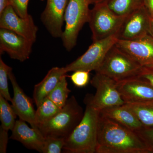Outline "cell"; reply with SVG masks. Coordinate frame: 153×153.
<instances>
[{"instance_id":"obj_5","label":"cell","mask_w":153,"mask_h":153,"mask_svg":"<svg viewBox=\"0 0 153 153\" xmlns=\"http://www.w3.org/2000/svg\"><path fill=\"white\" fill-rule=\"evenodd\" d=\"M94 2V0H69L64 15L65 29L61 38L68 52L76 46L79 32L89 22V6Z\"/></svg>"},{"instance_id":"obj_12","label":"cell","mask_w":153,"mask_h":153,"mask_svg":"<svg viewBox=\"0 0 153 153\" xmlns=\"http://www.w3.org/2000/svg\"><path fill=\"white\" fill-rule=\"evenodd\" d=\"M115 45L141 66L153 64V38L150 34L134 40L118 39Z\"/></svg>"},{"instance_id":"obj_24","label":"cell","mask_w":153,"mask_h":153,"mask_svg":"<svg viewBox=\"0 0 153 153\" xmlns=\"http://www.w3.org/2000/svg\"><path fill=\"white\" fill-rule=\"evenodd\" d=\"M13 70L10 66L0 58V95L4 97L8 101L11 102L12 98L9 92L8 78L10 71Z\"/></svg>"},{"instance_id":"obj_31","label":"cell","mask_w":153,"mask_h":153,"mask_svg":"<svg viewBox=\"0 0 153 153\" xmlns=\"http://www.w3.org/2000/svg\"><path fill=\"white\" fill-rule=\"evenodd\" d=\"M144 6L151 18L153 19V0H144Z\"/></svg>"},{"instance_id":"obj_6","label":"cell","mask_w":153,"mask_h":153,"mask_svg":"<svg viewBox=\"0 0 153 153\" xmlns=\"http://www.w3.org/2000/svg\"><path fill=\"white\" fill-rule=\"evenodd\" d=\"M126 16L115 14L105 2L96 3L88 22L93 42L117 35Z\"/></svg>"},{"instance_id":"obj_21","label":"cell","mask_w":153,"mask_h":153,"mask_svg":"<svg viewBox=\"0 0 153 153\" xmlns=\"http://www.w3.org/2000/svg\"><path fill=\"white\" fill-rule=\"evenodd\" d=\"M61 109L48 97L45 99L36 111L35 120L38 127L54 117Z\"/></svg>"},{"instance_id":"obj_33","label":"cell","mask_w":153,"mask_h":153,"mask_svg":"<svg viewBox=\"0 0 153 153\" xmlns=\"http://www.w3.org/2000/svg\"><path fill=\"white\" fill-rule=\"evenodd\" d=\"M150 35H151L153 38V19H151L150 25Z\"/></svg>"},{"instance_id":"obj_17","label":"cell","mask_w":153,"mask_h":153,"mask_svg":"<svg viewBox=\"0 0 153 153\" xmlns=\"http://www.w3.org/2000/svg\"><path fill=\"white\" fill-rule=\"evenodd\" d=\"M100 113L132 131H138L144 126L126 103L105 108L100 111Z\"/></svg>"},{"instance_id":"obj_2","label":"cell","mask_w":153,"mask_h":153,"mask_svg":"<svg viewBox=\"0 0 153 153\" xmlns=\"http://www.w3.org/2000/svg\"><path fill=\"white\" fill-rule=\"evenodd\" d=\"M86 105L80 123L69 136L65 139L63 150L68 153H95L100 110L91 104L87 95L84 99Z\"/></svg>"},{"instance_id":"obj_3","label":"cell","mask_w":153,"mask_h":153,"mask_svg":"<svg viewBox=\"0 0 153 153\" xmlns=\"http://www.w3.org/2000/svg\"><path fill=\"white\" fill-rule=\"evenodd\" d=\"M83 109L74 95L68 98L65 105L54 117L38 128L44 137L66 138L81 121Z\"/></svg>"},{"instance_id":"obj_35","label":"cell","mask_w":153,"mask_h":153,"mask_svg":"<svg viewBox=\"0 0 153 153\" xmlns=\"http://www.w3.org/2000/svg\"><path fill=\"white\" fill-rule=\"evenodd\" d=\"M41 1H44V0H41Z\"/></svg>"},{"instance_id":"obj_4","label":"cell","mask_w":153,"mask_h":153,"mask_svg":"<svg viewBox=\"0 0 153 153\" xmlns=\"http://www.w3.org/2000/svg\"><path fill=\"white\" fill-rule=\"evenodd\" d=\"M142 67L115 44L107 53L101 65L95 71L119 82L136 77Z\"/></svg>"},{"instance_id":"obj_18","label":"cell","mask_w":153,"mask_h":153,"mask_svg":"<svg viewBox=\"0 0 153 153\" xmlns=\"http://www.w3.org/2000/svg\"><path fill=\"white\" fill-rule=\"evenodd\" d=\"M67 73L64 67H53L41 82L35 85L33 97L37 107L48 97L62 77Z\"/></svg>"},{"instance_id":"obj_16","label":"cell","mask_w":153,"mask_h":153,"mask_svg":"<svg viewBox=\"0 0 153 153\" xmlns=\"http://www.w3.org/2000/svg\"><path fill=\"white\" fill-rule=\"evenodd\" d=\"M10 138L22 143L28 149L42 153L45 137L39 129L30 127L25 121L16 120Z\"/></svg>"},{"instance_id":"obj_32","label":"cell","mask_w":153,"mask_h":153,"mask_svg":"<svg viewBox=\"0 0 153 153\" xmlns=\"http://www.w3.org/2000/svg\"><path fill=\"white\" fill-rule=\"evenodd\" d=\"M10 5V0H0V15Z\"/></svg>"},{"instance_id":"obj_29","label":"cell","mask_w":153,"mask_h":153,"mask_svg":"<svg viewBox=\"0 0 153 153\" xmlns=\"http://www.w3.org/2000/svg\"><path fill=\"white\" fill-rule=\"evenodd\" d=\"M137 77L143 79L153 86V64L142 66Z\"/></svg>"},{"instance_id":"obj_15","label":"cell","mask_w":153,"mask_h":153,"mask_svg":"<svg viewBox=\"0 0 153 153\" xmlns=\"http://www.w3.org/2000/svg\"><path fill=\"white\" fill-rule=\"evenodd\" d=\"M9 79L13 90V97L11 102L15 112L19 119L30 124L31 127L39 129L36 123V111L34 109L33 101L19 86L12 70L9 73Z\"/></svg>"},{"instance_id":"obj_11","label":"cell","mask_w":153,"mask_h":153,"mask_svg":"<svg viewBox=\"0 0 153 153\" xmlns=\"http://www.w3.org/2000/svg\"><path fill=\"white\" fill-rule=\"evenodd\" d=\"M0 28L13 31L34 43L37 39L38 28L32 16L30 15L27 18H22L10 5L0 15Z\"/></svg>"},{"instance_id":"obj_27","label":"cell","mask_w":153,"mask_h":153,"mask_svg":"<svg viewBox=\"0 0 153 153\" xmlns=\"http://www.w3.org/2000/svg\"><path fill=\"white\" fill-rule=\"evenodd\" d=\"M89 71L84 70H77L73 71V73L69 76L71 81L76 87H85L89 81Z\"/></svg>"},{"instance_id":"obj_26","label":"cell","mask_w":153,"mask_h":153,"mask_svg":"<svg viewBox=\"0 0 153 153\" xmlns=\"http://www.w3.org/2000/svg\"><path fill=\"white\" fill-rule=\"evenodd\" d=\"M136 132L146 145L149 153H153V127L144 126Z\"/></svg>"},{"instance_id":"obj_23","label":"cell","mask_w":153,"mask_h":153,"mask_svg":"<svg viewBox=\"0 0 153 153\" xmlns=\"http://www.w3.org/2000/svg\"><path fill=\"white\" fill-rule=\"evenodd\" d=\"M67 76L66 74L62 77L57 86L47 97L60 108H63L66 104L68 95L71 92L68 87Z\"/></svg>"},{"instance_id":"obj_1","label":"cell","mask_w":153,"mask_h":153,"mask_svg":"<svg viewBox=\"0 0 153 153\" xmlns=\"http://www.w3.org/2000/svg\"><path fill=\"white\" fill-rule=\"evenodd\" d=\"M96 153H149L136 132L101 114Z\"/></svg>"},{"instance_id":"obj_9","label":"cell","mask_w":153,"mask_h":153,"mask_svg":"<svg viewBox=\"0 0 153 153\" xmlns=\"http://www.w3.org/2000/svg\"><path fill=\"white\" fill-rule=\"evenodd\" d=\"M151 17L143 6L126 17L117 34L118 39L132 40L150 34Z\"/></svg>"},{"instance_id":"obj_7","label":"cell","mask_w":153,"mask_h":153,"mask_svg":"<svg viewBox=\"0 0 153 153\" xmlns=\"http://www.w3.org/2000/svg\"><path fill=\"white\" fill-rule=\"evenodd\" d=\"M118 39L117 35H114L93 42L83 55L64 67L66 72L77 70L89 72L95 71L101 65L107 53L116 44Z\"/></svg>"},{"instance_id":"obj_8","label":"cell","mask_w":153,"mask_h":153,"mask_svg":"<svg viewBox=\"0 0 153 153\" xmlns=\"http://www.w3.org/2000/svg\"><path fill=\"white\" fill-rule=\"evenodd\" d=\"M91 83L96 88V93L87 95L92 105L100 111L125 103L118 90L116 81L108 76L96 72Z\"/></svg>"},{"instance_id":"obj_19","label":"cell","mask_w":153,"mask_h":153,"mask_svg":"<svg viewBox=\"0 0 153 153\" xmlns=\"http://www.w3.org/2000/svg\"><path fill=\"white\" fill-rule=\"evenodd\" d=\"M125 103L133 111L143 125L153 127V99Z\"/></svg>"},{"instance_id":"obj_10","label":"cell","mask_w":153,"mask_h":153,"mask_svg":"<svg viewBox=\"0 0 153 153\" xmlns=\"http://www.w3.org/2000/svg\"><path fill=\"white\" fill-rule=\"evenodd\" d=\"M34 42L24 36L0 28V53L6 52L12 59L24 62L30 58Z\"/></svg>"},{"instance_id":"obj_22","label":"cell","mask_w":153,"mask_h":153,"mask_svg":"<svg viewBox=\"0 0 153 153\" xmlns=\"http://www.w3.org/2000/svg\"><path fill=\"white\" fill-rule=\"evenodd\" d=\"M18 116L12 107L9 104L8 101L4 97L0 95V120L1 127L7 131L13 128Z\"/></svg>"},{"instance_id":"obj_13","label":"cell","mask_w":153,"mask_h":153,"mask_svg":"<svg viewBox=\"0 0 153 153\" xmlns=\"http://www.w3.org/2000/svg\"><path fill=\"white\" fill-rule=\"evenodd\" d=\"M69 0H47L41 20L50 35L61 38L63 33L64 15Z\"/></svg>"},{"instance_id":"obj_20","label":"cell","mask_w":153,"mask_h":153,"mask_svg":"<svg viewBox=\"0 0 153 153\" xmlns=\"http://www.w3.org/2000/svg\"><path fill=\"white\" fill-rule=\"evenodd\" d=\"M118 16H126L144 5V0H107L105 2Z\"/></svg>"},{"instance_id":"obj_28","label":"cell","mask_w":153,"mask_h":153,"mask_svg":"<svg viewBox=\"0 0 153 153\" xmlns=\"http://www.w3.org/2000/svg\"><path fill=\"white\" fill-rule=\"evenodd\" d=\"M29 1L30 0H10V5L20 17L27 18L30 15L28 13Z\"/></svg>"},{"instance_id":"obj_25","label":"cell","mask_w":153,"mask_h":153,"mask_svg":"<svg viewBox=\"0 0 153 153\" xmlns=\"http://www.w3.org/2000/svg\"><path fill=\"white\" fill-rule=\"evenodd\" d=\"M65 138L55 137H45L43 153H60L65 145Z\"/></svg>"},{"instance_id":"obj_34","label":"cell","mask_w":153,"mask_h":153,"mask_svg":"<svg viewBox=\"0 0 153 153\" xmlns=\"http://www.w3.org/2000/svg\"><path fill=\"white\" fill-rule=\"evenodd\" d=\"M94 3H98L100 2H105L107 0H94Z\"/></svg>"},{"instance_id":"obj_14","label":"cell","mask_w":153,"mask_h":153,"mask_svg":"<svg viewBox=\"0 0 153 153\" xmlns=\"http://www.w3.org/2000/svg\"><path fill=\"white\" fill-rule=\"evenodd\" d=\"M117 86L125 103L153 99L152 85L137 76L117 82Z\"/></svg>"},{"instance_id":"obj_30","label":"cell","mask_w":153,"mask_h":153,"mask_svg":"<svg viewBox=\"0 0 153 153\" xmlns=\"http://www.w3.org/2000/svg\"><path fill=\"white\" fill-rule=\"evenodd\" d=\"M8 131L0 127V153H6L9 140Z\"/></svg>"}]
</instances>
